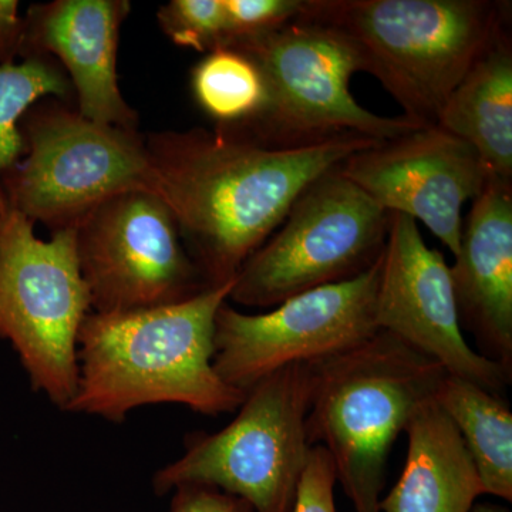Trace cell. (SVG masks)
I'll list each match as a JSON object with an SVG mask.
<instances>
[{"label": "cell", "mask_w": 512, "mask_h": 512, "mask_svg": "<svg viewBox=\"0 0 512 512\" xmlns=\"http://www.w3.org/2000/svg\"><path fill=\"white\" fill-rule=\"evenodd\" d=\"M510 2L491 0H302L296 19L349 36L376 77L421 126L444 104L505 29Z\"/></svg>", "instance_id": "3957f363"}, {"label": "cell", "mask_w": 512, "mask_h": 512, "mask_svg": "<svg viewBox=\"0 0 512 512\" xmlns=\"http://www.w3.org/2000/svg\"><path fill=\"white\" fill-rule=\"evenodd\" d=\"M90 312L76 228L43 241L35 222L0 200V339L12 343L33 390L62 410L77 392V339Z\"/></svg>", "instance_id": "ba28073f"}, {"label": "cell", "mask_w": 512, "mask_h": 512, "mask_svg": "<svg viewBox=\"0 0 512 512\" xmlns=\"http://www.w3.org/2000/svg\"><path fill=\"white\" fill-rule=\"evenodd\" d=\"M127 0H55L33 5L23 18L22 59L50 56L63 67L79 113L100 124L138 130V114L124 99L117 76Z\"/></svg>", "instance_id": "5bb4252c"}, {"label": "cell", "mask_w": 512, "mask_h": 512, "mask_svg": "<svg viewBox=\"0 0 512 512\" xmlns=\"http://www.w3.org/2000/svg\"><path fill=\"white\" fill-rule=\"evenodd\" d=\"M227 22L225 47L258 39L299 16L302 0H222Z\"/></svg>", "instance_id": "7402d4cb"}, {"label": "cell", "mask_w": 512, "mask_h": 512, "mask_svg": "<svg viewBox=\"0 0 512 512\" xmlns=\"http://www.w3.org/2000/svg\"><path fill=\"white\" fill-rule=\"evenodd\" d=\"M336 474L328 450L313 446L303 470L293 512H338L335 504Z\"/></svg>", "instance_id": "603a6c76"}, {"label": "cell", "mask_w": 512, "mask_h": 512, "mask_svg": "<svg viewBox=\"0 0 512 512\" xmlns=\"http://www.w3.org/2000/svg\"><path fill=\"white\" fill-rule=\"evenodd\" d=\"M69 77L56 59L29 56L22 63L0 64V178L25 156L19 123L37 101L69 99Z\"/></svg>", "instance_id": "ffe728a7"}, {"label": "cell", "mask_w": 512, "mask_h": 512, "mask_svg": "<svg viewBox=\"0 0 512 512\" xmlns=\"http://www.w3.org/2000/svg\"><path fill=\"white\" fill-rule=\"evenodd\" d=\"M389 225L390 212L335 168L296 198L284 222L249 256L228 301L275 308L299 293L356 278L383 255Z\"/></svg>", "instance_id": "9c48e42d"}, {"label": "cell", "mask_w": 512, "mask_h": 512, "mask_svg": "<svg viewBox=\"0 0 512 512\" xmlns=\"http://www.w3.org/2000/svg\"><path fill=\"white\" fill-rule=\"evenodd\" d=\"M164 35L201 53L225 47L227 22L222 0H171L157 13Z\"/></svg>", "instance_id": "44dd1931"}, {"label": "cell", "mask_w": 512, "mask_h": 512, "mask_svg": "<svg viewBox=\"0 0 512 512\" xmlns=\"http://www.w3.org/2000/svg\"><path fill=\"white\" fill-rule=\"evenodd\" d=\"M76 248L92 312L160 308L208 289L154 192H123L94 208L76 228Z\"/></svg>", "instance_id": "8fae6325"}, {"label": "cell", "mask_w": 512, "mask_h": 512, "mask_svg": "<svg viewBox=\"0 0 512 512\" xmlns=\"http://www.w3.org/2000/svg\"><path fill=\"white\" fill-rule=\"evenodd\" d=\"M19 127L25 156L0 178V200L52 234L79 227L114 195H158L138 130L96 123L55 97L33 104Z\"/></svg>", "instance_id": "8992f818"}, {"label": "cell", "mask_w": 512, "mask_h": 512, "mask_svg": "<svg viewBox=\"0 0 512 512\" xmlns=\"http://www.w3.org/2000/svg\"><path fill=\"white\" fill-rule=\"evenodd\" d=\"M229 49L247 55L265 83V103L254 119L220 130L231 136L269 148H299L346 136L386 141L426 127L403 114L379 116L357 103L350 80L367 72L365 57L349 36L330 26L295 19Z\"/></svg>", "instance_id": "5b68a950"}, {"label": "cell", "mask_w": 512, "mask_h": 512, "mask_svg": "<svg viewBox=\"0 0 512 512\" xmlns=\"http://www.w3.org/2000/svg\"><path fill=\"white\" fill-rule=\"evenodd\" d=\"M434 402L450 417L473 458L484 495L512 501V413L500 394L447 375Z\"/></svg>", "instance_id": "ac0fdd59"}, {"label": "cell", "mask_w": 512, "mask_h": 512, "mask_svg": "<svg viewBox=\"0 0 512 512\" xmlns=\"http://www.w3.org/2000/svg\"><path fill=\"white\" fill-rule=\"evenodd\" d=\"M23 18L19 16V2L0 0V64L16 63L22 55Z\"/></svg>", "instance_id": "d4e9b609"}, {"label": "cell", "mask_w": 512, "mask_h": 512, "mask_svg": "<svg viewBox=\"0 0 512 512\" xmlns=\"http://www.w3.org/2000/svg\"><path fill=\"white\" fill-rule=\"evenodd\" d=\"M379 143L346 136L316 146L269 148L202 127L146 136L158 197L173 212L208 289L235 281L313 181Z\"/></svg>", "instance_id": "6da1fadb"}, {"label": "cell", "mask_w": 512, "mask_h": 512, "mask_svg": "<svg viewBox=\"0 0 512 512\" xmlns=\"http://www.w3.org/2000/svg\"><path fill=\"white\" fill-rule=\"evenodd\" d=\"M471 512H510L503 505L493 503H478Z\"/></svg>", "instance_id": "484cf974"}, {"label": "cell", "mask_w": 512, "mask_h": 512, "mask_svg": "<svg viewBox=\"0 0 512 512\" xmlns=\"http://www.w3.org/2000/svg\"><path fill=\"white\" fill-rule=\"evenodd\" d=\"M376 322L414 349L430 356L448 375L500 394L511 373L468 345L458 315L450 266L427 247L409 215L390 212L377 291Z\"/></svg>", "instance_id": "7c38bea8"}, {"label": "cell", "mask_w": 512, "mask_h": 512, "mask_svg": "<svg viewBox=\"0 0 512 512\" xmlns=\"http://www.w3.org/2000/svg\"><path fill=\"white\" fill-rule=\"evenodd\" d=\"M191 89L218 130H235L254 119L265 103V83L247 55L229 47L212 50L192 69Z\"/></svg>", "instance_id": "d6986e66"}, {"label": "cell", "mask_w": 512, "mask_h": 512, "mask_svg": "<svg viewBox=\"0 0 512 512\" xmlns=\"http://www.w3.org/2000/svg\"><path fill=\"white\" fill-rule=\"evenodd\" d=\"M450 266L461 328L512 372V184L491 181L463 221Z\"/></svg>", "instance_id": "9a60e30c"}, {"label": "cell", "mask_w": 512, "mask_h": 512, "mask_svg": "<svg viewBox=\"0 0 512 512\" xmlns=\"http://www.w3.org/2000/svg\"><path fill=\"white\" fill-rule=\"evenodd\" d=\"M339 170L387 212L423 222L453 256L460 247L464 205L495 181L470 144L439 126L382 141Z\"/></svg>", "instance_id": "4fadbf2b"}, {"label": "cell", "mask_w": 512, "mask_h": 512, "mask_svg": "<svg viewBox=\"0 0 512 512\" xmlns=\"http://www.w3.org/2000/svg\"><path fill=\"white\" fill-rule=\"evenodd\" d=\"M436 126L466 141L495 181L512 184V42L505 29L448 97Z\"/></svg>", "instance_id": "e0dca14e"}, {"label": "cell", "mask_w": 512, "mask_h": 512, "mask_svg": "<svg viewBox=\"0 0 512 512\" xmlns=\"http://www.w3.org/2000/svg\"><path fill=\"white\" fill-rule=\"evenodd\" d=\"M311 366L309 446L328 450L355 512H380L390 448L447 372L384 330Z\"/></svg>", "instance_id": "277c9868"}, {"label": "cell", "mask_w": 512, "mask_h": 512, "mask_svg": "<svg viewBox=\"0 0 512 512\" xmlns=\"http://www.w3.org/2000/svg\"><path fill=\"white\" fill-rule=\"evenodd\" d=\"M406 433L402 476L380 500L379 511H473L483 485L460 433L434 397L413 414Z\"/></svg>", "instance_id": "2e32d148"}, {"label": "cell", "mask_w": 512, "mask_h": 512, "mask_svg": "<svg viewBox=\"0 0 512 512\" xmlns=\"http://www.w3.org/2000/svg\"><path fill=\"white\" fill-rule=\"evenodd\" d=\"M382 264L383 255L356 278L299 293L259 315L222 303L215 316V372L247 394L286 366L319 362L366 342L379 332Z\"/></svg>", "instance_id": "30bf717a"}, {"label": "cell", "mask_w": 512, "mask_h": 512, "mask_svg": "<svg viewBox=\"0 0 512 512\" xmlns=\"http://www.w3.org/2000/svg\"><path fill=\"white\" fill-rule=\"evenodd\" d=\"M232 286L160 308L90 312L77 339L79 384L66 412L121 423L151 404H183L211 417L238 410L247 394L214 369L215 316Z\"/></svg>", "instance_id": "7a4b0ae2"}, {"label": "cell", "mask_w": 512, "mask_h": 512, "mask_svg": "<svg viewBox=\"0 0 512 512\" xmlns=\"http://www.w3.org/2000/svg\"><path fill=\"white\" fill-rule=\"evenodd\" d=\"M311 396V363L265 377L249 390L228 426L192 434L184 456L154 474V493L210 485L255 512H293L311 450L306 434Z\"/></svg>", "instance_id": "52a82bcc"}, {"label": "cell", "mask_w": 512, "mask_h": 512, "mask_svg": "<svg viewBox=\"0 0 512 512\" xmlns=\"http://www.w3.org/2000/svg\"><path fill=\"white\" fill-rule=\"evenodd\" d=\"M168 512H255L244 500L210 485L175 488Z\"/></svg>", "instance_id": "cb8c5ba5"}]
</instances>
